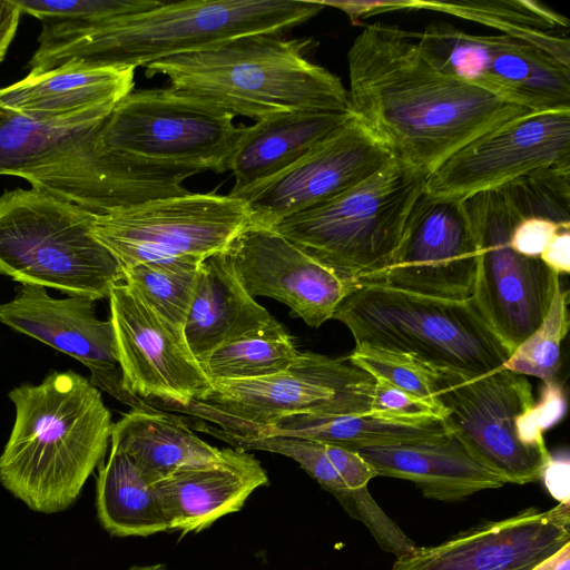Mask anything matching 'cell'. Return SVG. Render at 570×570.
<instances>
[{
  "label": "cell",
  "instance_id": "cell-23",
  "mask_svg": "<svg viewBox=\"0 0 570 570\" xmlns=\"http://www.w3.org/2000/svg\"><path fill=\"white\" fill-rule=\"evenodd\" d=\"M278 324L243 287L225 250L200 262L184 326L185 341L200 365L217 348Z\"/></svg>",
  "mask_w": 570,
  "mask_h": 570
},
{
  "label": "cell",
  "instance_id": "cell-37",
  "mask_svg": "<svg viewBox=\"0 0 570 570\" xmlns=\"http://www.w3.org/2000/svg\"><path fill=\"white\" fill-rule=\"evenodd\" d=\"M336 500L350 517L365 524L384 551L394 554L396 559L412 553L419 547L383 511L367 488L347 490Z\"/></svg>",
  "mask_w": 570,
  "mask_h": 570
},
{
  "label": "cell",
  "instance_id": "cell-38",
  "mask_svg": "<svg viewBox=\"0 0 570 570\" xmlns=\"http://www.w3.org/2000/svg\"><path fill=\"white\" fill-rule=\"evenodd\" d=\"M566 397L562 387L556 382H546L541 397L517 421L519 440L528 446L548 450L543 432L557 424L564 415Z\"/></svg>",
  "mask_w": 570,
  "mask_h": 570
},
{
  "label": "cell",
  "instance_id": "cell-41",
  "mask_svg": "<svg viewBox=\"0 0 570 570\" xmlns=\"http://www.w3.org/2000/svg\"><path fill=\"white\" fill-rule=\"evenodd\" d=\"M569 459L566 456H553L546 462L541 479L550 493L560 502H569Z\"/></svg>",
  "mask_w": 570,
  "mask_h": 570
},
{
  "label": "cell",
  "instance_id": "cell-35",
  "mask_svg": "<svg viewBox=\"0 0 570 570\" xmlns=\"http://www.w3.org/2000/svg\"><path fill=\"white\" fill-rule=\"evenodd\" d=\"M521 219L570 225V165L532 170L498 188Z\"/></svg>",
  "mask_w": 570,
  "mask_h": 570
},
{
  "label": "cell",
  "instance_id": "cell-34",
  "mask_svg": "<svg viewBox=\"0 0 570 570\" xmlns=\"http://www.w3.org/2000/svg\"><path fill=\"white\" fill-rule=\"evenodd\" d=\"M569 292L557 286L550 308L541 325L510 355L503 367L520 374L556 381L561 367V345L569 331Z\"/></svg>",
  "mask_w": 570,
  "mask_h": 570
},
{
  "label": "cell",
  "instance_id": "cell-30",
  "mask_svg": "<svg viewBox=\"0 0 570 570\" xmlns=\"http://www.w3.org/2000/svg\"><path fill=\"white\" fill-rule=\"evenodd\" d=\"M96 503L99 521L111 535L148 537L169 530L154 485L117 446L111 445L99 468Z\"/></svg>",
  "mask_w": 570,
  "mask_h": 570
},
{
  "label": "cell",
  "instance_id": "cell-7",
  "mask_svg": "<svg viewBox=\"0 0 570 570\" xmlns=\"http://www.w3.org/2000/svg\"><path fill=\"white\" fill-rule=\"evenodd\" d=\"M424 190L423 175L392 159L362 183L271 229L357 285L391 264L406 218Z\"/></svg>",
  "mask_w": 570,
  "mask_h": 570
},
{
  "label": "cell",
  "instance_id": "cell-5",
  "mask_svg": "<svg viewBox=\"0 0 570 570\" xmlns=\"http://www.w3.org/2000/svg\"><path fill=\"white\" fill-rule=\"evenodd\" d=\"M333 318L367 344L409 354L441 370L475 379L503 367L512 352L471 301H454L361 284Z\"/></svg>",
  "mask_w": 570,
  "mask_h": 570
},
{
  "label": "cell",
  "instance_id": "cell-4",
  "mask_svg": "<svg viewBox=\"0 0 570 570\" xmlns=\"http://www.w3.org/2000/svg\"><path fill=\"white\" fill-rule=\"evenodd\" d=\"M312 46L308 39L253 35L144 68L149 77L165 76L179 94L256 121L291 111H351L341 79L306 58Z\"/></svg>",
  "mask_w": 570,
  "mask_h": 570
},
{
  "label": "cell",
  "instance_id": "cell-42",
  "mask_svg": "<svg viewBox=\"0 0 570 570\" xmlns=\"http://www.w3.org/2000/svg\"><path fill=\"white\" fill-rule=\"evenodd\" d=\"M540 259L558 275L570 272V227L561 228L549 242Z\"/></svg>",
  "mask_w": 570,
  "mask_h": 570
},
{
  "label": "cell",
  "instance_id": "cell-12",
  "mask_svg": "<svg viewBox=\"0 0 570 570\" xmlns=\"http://www.w3.org/2000/svg\"><path fill=\"white\" fill-rule=\"evenodd\" d=\"M439 70L532 112L570 109V66L505 35H474L448 22L415 32Z\"/></svg>",
  "mask_w": 570,
  "mask_h": 570
},
{
  "label": "cell",
  "instance_id": "cell-13",
  "mask_svg": "<svg viewBox=\"0 0 570 570\" xmlns=\"http://www.w3.org/2000/svg\"><path fill=\"white\" fill-rule=\"evenodd\" d=\"M438 384L453 435L480 464L503 483L541 479L551 453L524 445L517 432L518 417L537 402L527 376L504 367L475 379L440 370Z\"/></svg>",
  "mask_w": 570,
  "mask_h": 570
},
{
  "label": "cell",
  "instance_id": "cell-1",
  "mask_svg": "<svg viewBox=\"0 0 570 570\" xmlns=\"http://www.w3.org/2000/svg\"><path fill=\"white\" fill-rule=\"evenodd\" d=\"M347 66L352 115L393 160L425 178L474 138L532 112L439 70L415 32L394 24L365 26Z\"/></svg>",
  "mask_w": 570,
  "mask_h": 570
},
{
  "label": "cell",
  "instance_id": "cell-28",
  "mask_svg": "<svg viewBox=\"0 0 570 570\" xmlns=\"http://www.w3.org/2000/svg\"><path fill=\"white\" fill-rule=\"evenodd\" d=\"M104 122L55 127L0 107V175L28 180L96 159L107 149L100 139Z\"/></svg>",
  "mask_w": 570,
  "mask_h": 570
},
{
  "label": "cell",
  "instance_id": "cell-25",
  "mask_svg": "<svg viewBox=\"0 0 570 570\" xmlns=\"http://www.w3.org/2000/svg\"><path fill=\"white\" fill-rule=\"evenodd\" d=\"M357 452L377 476L411 481L429 499L456 501L504 484L453 433L434 443L364 448Z\"/></svg>",
  "mask_w": 570,
  "mask_h": 570
},
{
  "label": "cell",
  "instance_id": "cell-26",
  "mask_svg": "<svg viewBox=\"0 0 570 570\" xmlns=\"http://www.w3.org/2000/svg\"><path fill=\"white\" fill-rule=\"evenodd\" d=\"M451 434L452 429L448 421L439 416H409L368 411L335 416L295 414L238 436L301 438L358 451L364 448L434 443Z\"/></svg>",
  "mask_w": 570,
  "mask_h": 570
},
{
  "label": "cell",
  "instance_id": "cell-22",
  "mask_svg": "<svg viewBox=\"0 0 570 570\" xmlns=\"http://www.w3.org/2000/svg\"><path fill=\"white\" fill-rule=\"evenodd\" d=\"M268 484L261 462L248 451L225 449L214 462L185 465L154 483L168 531L181 535L209 528L226 514L239 511L248 497Z\"/></svg>",
  "mask_w": 570,
  "mask_h": 570
},
{
  "label": "cell",
  "instance_id": "cell-24",
  "mask_svg": "<svg viewBox=\"0 0 570 570\" xmlns=\"http://www.w3.org/2000/svg\"><path fill=\"white\" fill-rule=\"evenodd\" d=\"M353 117L352 111H291L243 126L229 158L235 195L293 165Z\"/></svg>",
  "mask_w": 570,
  "mask_h": 570
},
{
  "label": "cell",
  "instance_id": "cell-33",
  "mask_svg": "<svg viewBox=\"0 0 570 570\" xmlns=\"http://www.w3.org/2000/svg\"><path fill=\"white\" fill-rule=\"evenodd\" d=\"M42 22L39 39L87 32L158 7V0H12Z\"/></svg>",
  "mask_w": 570,
  "mask_h": 570
},
{
  "label": "cell",
  "instance_id": "cell-3",
  "mask_svg": "<svg viewBox=\"0 0 570 570\" xmlns=\"http://www.w3.org/2000/svg\"><path fill=\"white\" fill-rule=\"evenodd\" d=\"M317 0H187L161 2L97 29L38 39L29 68L47 71L69 60L87 67H146L210 50L253 35H279L315 17Z\"/></svg>",
  "mask_w": 570,
  "mask_h": 570
},
{
  "label": "cell",
  "instance_id": "cell-40",
  "mask_svg": "<svg viewBox=\"0 0 570 570\" xmlns=\"http://www.w3.org/2000/svg\"><path fill=\"white\" fill-rule=\"evenodd\" d=\"M563 227H570V225H560L540 217H528L515 225L510 245L521 255L540 258L546 246Z\"/></svg>",
  "mask_w": 570,
  "mask_h": 570
},
{
  "label": "cell",
  "instance_id": "cell-16",
  "mask_svg": "<svg viewBox=\"0 0 570 570\" xmlns=\"http://www.w3.org/2000/svg\"><path fill=\"white\" fill-rule=\"evenodd\" d=\"M124 385L148 405H187L210 386L184 335L125 282L108 296Z\"/></svg>",
  "mask_w": 570,
  "mask_h": 570
},
{
  "label": "cell",
  "instance_id": "cell-21",
  "mask_svg": "<svg viewBox=\"0 0 570 570\" xmlns=\"http://www.w3.org/2000/svg\"><path fill=\"white\" fill-rule=\"evenodd\" d=\"M134 76L131 67H87L69 60L0 88V107L48 126L98 124L132 91Z\"/></svg>",
  "mask_w": 570,
  "mask_h": 570
},
{
  "label": "cell",
  "instance_id": "cell-15",
  "mask_svg": "<svg viewBox=\"0 0 570 570\" xmlns=\"http://www.w3.org/2000/svg\"><path fill=\"white\" fill-rule=\"evenodd\" d=\"M570 165V109L530 112L474 138L425 178L434 197L464 200L532 170Z\"/></svg>",
  "mask_w": 570,
  "mask_h": 570
},
{
  "label": "cell",
  "instance_id": "cell-6",
  "mask_svg": "<svg viewBox=\"0 0 570 570\" xmlns=\"http://www.w3.org/2000/svg\"><path fill=\"white\" fill-rule=\"evenodd\" d=\"M95 214L38 189L0 195V274L69 296L108 298L124 271L92 233Z\"/></svg>",
  "mask_w": 570,
  "mask_h": 570
},
{
  "label": "cell",
  "instance_id": "cell-32",
  "mask_svg": "<svg viewBox=\"0 0 570 570\" xmlns=\"http://www.w3.org/2000/svg\"><path fill=\"white\" fill-rule=\"evenodd\" d=\"M200 262L180 258L138 263L122 268L124 282L146 305L184 335Z\"/></svg>",
  "mask_w": 570,
  "mask_h": 570
},
{
  "label": "cell",
  "instance_id": "cell-43",
  "mask_svg": "<svg viewBox=\"0 0 570 570\" xmlns=\"http://www.w3.org/2000/svg\"><path fill=\"white\" fill-rule=\"evenodd\" d=\"M21 12L12 0H0V62L17 32Z\"/></svg>",
  "mask_w": 570,
  "mask_h": 570
},
{
  "label": "cell",
  "instance_id": "cell-45",
  "mask_svg": "<svg viewBox=\"0 0 570 570\" xmlns=\"http://www.w3.org/2000/svg\"><path fill=\"white\" fill-rule=\"evenodd\" d=\"M128 570H171L163 563L149 564V566H134Z\"/></svg>",
  "mask_w": 570,
  "mask_h": 570
},
{
  "label": "cell",
  "instance_id": "cell-18",
  "mask_svg": "<svg viewBox=\"0 0 570 570\" xmlns=\"http://www.w3.org/2000/svg\"><path fill=\"white\" fill-rule=\"evenodd\" d=\"M95 302L55 298L45 287L20 284L14 297L0 304V323L76 358L89 368L94 386L135 407L142 400L124 385L112 323L96 316Z\"/></svg>",
  "mask_w": 570,
  "mask_h": 570
},
{
  "label": "cell",
  "instance_id": "cell-31",
  "mask_svg": "<svg viewBox=\"0 0 570 570\" xmlns=\"http://www.w3.org/2000/svg\"><path fill=\"white\" fill-rule=\"evenodd\" d=\"M299 354L294 337L279 323L217 348L202 367L210 382L253 380L286 370Z\"/></svg>",
  "mask_w": 570,
  "mask_h": 570
},
{
  "label": "cell",
  "instance_id": "cell-36",
  "mask_svg": "<svg viewBox=\"0 0 570 570\" xmlns=\"http://www.w3.org/2000/svg\"><path fill=\"white\" fill-rule=\"evenodd\" d=\"M347 361L373 379L383 380L419 399L441 403L436 397L440 370L409 354L360 344L355 345Z\"/></svg>",
  "mask_w": 570,
  "mask_h": 570
},
{
  "label": "cell",
  "instance_id": "cell-8",
  "mask_svg": "<svg viewBox=\"0 0 570 570\" xmlns=\"http://www.w3.org/2000/svg\"><path fill=\"white\" fill-rule=\"evenodd\" d=\"M374 379L347 357L301 352L276 374L253 380L210 382L208 390L187 405L157 407L215 423L244 435L295 414L354 415L371 410Z\"/></svg>",
  "mask_w": 570,
  "mask_h": 570
},
{
  "label": "cell",
  "instance_id": "cell-20",
  "mask_svg": "<svg viewBox=\"0 0 570 570\" xmlns=\"http://www.w3.org/2000/svg\"><path fill=\"white\" fill-rule=\"evenodd\" d=\"M225 253L252 297L284 303L311 327L333 318L356 287L271 228L248 227Z\"/></svg>",
  "mask_w": 570,
  "mask_h": 570
},
{
  "label": "cell",
  "instance_id": "cell-29",
  "mask_svg": "<svg viewBox=\"0 0 570 570\" xmlns=\"http://www.w3.org/2000/svg\"><path fill=\"white\" fill-rule=\"evenodd\" d=\"M397 10H433L498 29L570 66V21L539 1H396Z\"/></svg>",
  "mask_w": 570,
  "mask_h": 570
},
{
  "label": "cell",
  "instance_id": "cell-14",
  "mask_svg": "<svg viewBox=\"0 0 570 570\" xmlns=\"http://www.w3.org/2000/svg\"><path fill=\"white\" fill-rule=\"evenodd\" d=\"M476 266V239L462 200L424 190L406 218L391 264L357 285L470 301Z\"/></svg>",
  "mask_w": 570,
  "mask_h": 570
},
{
  "label": "cell",
  "instance_id": "cell-17",
  "mask_svg": "<svg viewBox=\"0 0 570 570\" xmlns=\"http://www.w3.org/2000/svg\"><path fill=\"white\" fill-rule=\"evenodd\" d=\"M392 160L353 116L311 151L273 177L232 197L242 199L252 224L272 228L362 183Z\"/></svg>",
  "mask_w": 570,
  "mask_h": 570
},
{
  "label": "cell",
  "instance_id": "cell-10",
  "mask_svg": "<svg viewBox=\"0 0 570 570\" xmlns=\"http://www.w3.org/2000/svg\"><path fill=\"white\" fill-rule=\"evenodd\" d=\"M478 246L471 303L513 352L543 322L561 276L510 245L521 220L499 189L462 200Z\"/></svg>",
  "mask_w": 570,
  "mask_h": 570
},
{
  "label": "cell",
  "instance_id": "cell-19",
  "mask_svg": "<svg viewBox=\"0 0 570 570\" xmlns=\"http://www.w3.org/2000/svg\"><path fill=\"white\" fill-rule=\"evenodd\" d=\"M570 542V504L531 507L470 528L444 542L417 547L390 570H531Z\"/></svg>",
  "mask_w": 570,
  "mask_h": 570
},
{
  "label": "cell",
  "instance_id": "cell-9",
  "mask_svg": "<svg viewBox=\"0 0 570 570\" xmlns=\"http://www.w3.org/2000/svg\"><path fill=\"white\" fill-rule=\"evenodd\" d=\"M233 118L170 87L131 91L102 124L100 139L145 163L223 173L243 134Z\"/></svg>",
  "mask_w": 570,
  "mask_h": 570
},
{
  "label": "cell",
  "instance_id": "cell-27",
  "mask_svg": "<svg viewBox=\"0 0 570 570\" xmlns=\"http://www.w3.org/2000/svg\"><path fill=\"white\" fill-rule=\"evenodd\" d=\"M110 443L131 458L151 485L181 466L218 461L225 454V449L197 436L185 417L144 401L114 423Z\"/></svg>",
  "mask_w": 570,
  "mask_h": 570
},
{
  "label": "cell",
  "instance_id": "cell-39",
  "mask_svg": "<svg viewBox=\"0 0 570 570\" xmlns=\"http://www.w3.org/2000/svg\"><path fill=\"white\" fill-rule=\"evenodd\" d=\"M370 411L409 416L433 415L444 420L448 415V410L441 403L419 399L380 379H374Z\"/></svg>",
  "mask_w": 570,
  "mask_h": 570
},
{
  "label": "cell",
  "instance_id": "cell-44",
  "mask_svg": "<svg viewBox=\"0 0 570 570\" xmlns=\"http://www.w3.org/2000/svg\"><path fill=\"white\" fill-rule=\"evenodd\" d=\"M531 570H570V542Z\"/></svg>",
  "mask_w": 570,
  "mask_h": 570
},
{
  "label": "cell",
  "instance_id": "cell-11",
  "mask_svg": "<svg viewBox=\"0 0 570 570\" xmlns=\"http://www.w3.org/2000/svg\"><path fill=\"white\" fill-rule=\"evenodd\" d=\"M250 226L242 199L189 191L95 215L92 233L125 268L153 261H203L227 249Z\"/></svg>",
  "mask_w": 570,
  "mask_h": 570
},
{
  "label": "cell",
  "instance_id": "cell-2",
  "mask_svg": "<svg viewBox=\"0 0 570 570\" xmlns=\"http://www.w3.org/2000/svg\"><path fill=\"white\" fill-rule=\"evenodd\" d=\"M11 434L0 455V482L31 510L69 508L106 454L111 413L100 390L69 370L12 389Z\"/></svg>",
  "mask_w": 570,
  "mask_h": 570
}]
</instances>
